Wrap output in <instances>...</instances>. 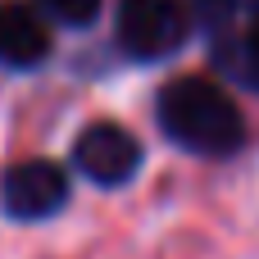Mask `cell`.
Segmentation results:
<instances>
[{
	"instance_id": "277c9868",
	"label": "cell",
	"mask_w": 259,
	"mask_h": 259,
	"mask_svg": "<svg viewBox=\"0 0 259 259\" xmlns=\"http://www.w3.org/2000/svg\"><path fill=\"white\" fill-rule=\"evenodd\" d=\"M0 205L18 223H41L68 205V173L50 159H18L0 178Z\"/></svg>"
},
{
	"instance_id": "8992f818",
	"label": "cell",
	"mask_w": 259,
	"mask_h": 259,
	"mask_svg": "<svg viewBox=\"0 0 259 259\" xmlns=\"http://www.w3.org/2000/svg\"><path fill=\"white\" fill-rule=\"evenodd\" d=\"M36 5H41V14H46V18H55V23L87 27V23H96V18H100V5H105V0H36Z\"/></svg>"
},
{
	"instance_id": "52a82bcc",
	"label": "cell",
	"mask_w": 259,
	"mask_h": 259,
	"mask_svg": "<svg viewBox=\"0 0 259 259\" xmlns=\"http://www.w3.org/2000/svg\"><path fill=\"white\" fill-rule=\"evenodd\" d=\"M246 73L250 87H259V0L250 5V23H246Z\"/></svg>"
},
{
	"instance_id": "6da1fadb",
	"label": "cell",
	"mask_w": 259,
	"mask_h": 259,
	"mask_svg": "<svg viewBox=\"0 0 259 259\" xmlns=\"http://www.w3.org/2000/svg\"><path fill=\"white\" fill-rule=\"evenodd\" d=\"M155 118L173 146L200 159H228L246 146V118L214 77H173L155 96Z\"/></svg>"
},
{
	"instance_id": "3957f363",
	"label": "cell",
	"mask_w": 259,
	"mask_h": 259,
	"mask_svg": "<svg viewBox=\"0 0 259 259\" xmlns=\"http://www.w3.org/2000/svg\"><path fill=\"white\" fill-rule=\"evenodd\" d=\"M141 141L123 123H87L73 141V164L96 187H123L141 173Z\"/></svg>"
},
{
	"instance_id": "5b68a950",
	"label": "cell",
	"mask_w": 259,
	"mask_h": 259,
	"mask_svg": "<svg viewBox=\"0 0 259 259\" xmlns=\"http://www.w3.org/2000/svg\"><path fill=\"white\" fill-rule=\"evenodd\" d=\"M46 55H50L46 14L23 5V0H5L0 5V68L27 73V68L46 64Z\"/></svg>"
},
{
	"instance_id": "7a4b0ae2",
	"label": "cell",
	"mask_w": 259,
	"mask_h": 259,
	"mask_svg": "<svg viewBox=\"0 0 259 259\" xmlns=\"http://www.w3.org/2000/svg\"><path fill=\"white\" fill-rule=\"evenodd\" d=\"M118 46L132 59H168L191 36V5L187 0H118Z\"/></svg>"
}]
</instances>
